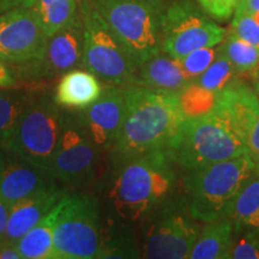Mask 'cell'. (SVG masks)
Here are the masks:
<instances>
[{
    "label": "cell",
    "mask_w": 259,
    "mask_h": 259,
    "mask_svg": "<svg viewBox=\"0 0 259 259\" xmlns=\"http://www.w3.org/2000/svg\"><path fill=\"white\" fill-rule=\"evenodd\" d=\"M63 113L53 94L32 92L15 128L0 148L52 174Z\"/></svg>",
    "instance_id": "8992f818"
},
{
    "label": "cell",
    "mask_w": 259,
    "mask_h": 259,
    "mask_svg": "<svg viewBox=\"0 0 259 259\" xmlns=\"http://www.w3.org/2000/svg\"><path fill=\"white\" fill-rule=\"evenodd\" d=\"M31 94L14 85L0 88V145L10 137Z\"/></svg>",
    "instance_id": "d4e9b609"
},
{
    "label": "cell",
    "mask_w": 259,
    "mask_h": 259,
    "mask_svg": "<svg viewBox=\"0 0 259 259\" xmlns=\"http://www.w3.org/2000/svg\"><path fill=\"white\" fill-rule=\"evenodd\" d=\"M227 30L192 0H177L164 8L161 51L181 59L191 52L222 44Z\"/></svg>",
    "instance_id": "30bf717a"
},
{
    "label": "cell",
    "mask_w": 259,
    "mask_h": 259,
    "mask_svg": "<svg viewBox=\"0 0 259 259\" xmlns=\"http://www.w3.org/2000/svg\"><path fill=\"white\" fill-rule=\"evenodd\" d=\"M233 240L234 223L231 219L221 218L204 223L190 259H228Z\"/></svg>",
    "instance_id": "ffe728a7"
},
{
    "label": "cell",
    "mask_w": 259,
    "mask_h": 259,
    "mask_svg": "<svg viewBox=\"0 0 259 259\" xmlns=\"http://www.w3.org/2000/svg\"><path fill=\"white\" fill-rule=\"evenodd\" d=\"M226 218L234 223V231L259 229V163L236 193Z\"/></svg>",
    "instance_id": "44dd1931"
},
{
    "label": "cell",
    "mask_w": 259,
    "mask_h": 259,
    "mask_svg": "<svg viewBox=\"0 0 259 259\" xmlns=\"http://www.w3.org/2000/svg\"><path fill=\"white\" fill-rule=\"evenodd\" d=\"M83 22L82 67L90 71L103 84H132L137 65L124 45L113 34L90 0H80Z\"/></svg>",
    "instance_id": "9c48e42d"
},
{
    "label": "cell",
    "mask_w": 259,
    "mask_h": 259,
    "mask_svg": "<svg viewBox=\"0 0 259 259\" xmlns=\"http://www.w3.org/2000/svg\"><path fill=\"white\" fill-rule=\"evenodd\" d=\"M142 222L141 253L149 259H187L200 234L184 194L174 192Z\"/></svg>",
    "instance_id": "52a82bcc"
},
{
    "label": "cell",
    "mask_w": 259,
    "mask_h": 259,
    "mask_svg": "<svg viewBox=\"0 0 259 259\" xmlns=\"http://www.w3.org/2000/svg\"><path fill=\"white\" fill-rule=\"evenodd\" d=\"M12 85H15L14 73L6 66L5 61L0 60V88Z\"/></svg>",
    "instance_id": "74e56055"
},
{
    "label": "cell",
    "mask_w": 259,
    "mask_h": 259,
    "mask_svg": "<svg viewBox=\"0 0 259 259\" xmlns=\"http://www.w3.org/2000/svg\"><path fill=\"white\" fill-rule=\"evenodd\" d=\"M137 66L161 52L163 0H90Z\"/></svg>",
    "instance_id": "5b68a950"
},
{
    "label": "cell",
    "mask_w": 259,
    "mask_h": 259,
    "mask_svg": "<svg viewBox=\"0 0 259 259\" xmlns=\"http://www.w3.org/2000/svg\"><path fill=\"white\" fill-rule=\"evenodd\" d=\"M48 36L30 8L0 14V60L11 64L37 63Z\"/></svg>",
    "instance_id": "7c38bea8"
},
{
    "label": "cell",
    "mask_w": 259,
    "mask_h": 259,
    "mask_svg": "<svg viewBox=\"0 0 259 259\" xmlns=\"http://www.w3.org/2000/svg\"><path fill=\"white\" fill-rule=\"evenodd\" d=\"M58 204L16 242L22 259H54L53 232L59 210Z\"/></svg>",
    "instance_id": "7402d4cb"
},
{
    "label": "cell",
    "mask_w": 259,
    "mask_h": 259,
    "mask_svg": "<svg viewBox=\"0 0 259 259\" xmlns=\"http://www.w3.org/2000/svg\"><path fill=\"white\" fill-rule=\"evenodd\" d=\"M251 77H252V82H253V88L259 95V67L251 74Z\"/></svg>",
    "instance_id": "f35d334b"
},
{
    "label": "cell",
    "mask_w": 259,
    "mask_h": 259,
    "mask_svg": "<svg viewBox=\"0 0 259 259\" xmlns=\"http://www.w3.org/2000/svg\"><path fill=\"white\" fill-rule=\"evenodd\" d=\"M205 14L216 21H228L233 17L241 0H196Z\"/></svg>",
    "instance_id": "1f68e13d"
},
{
    "label": "cell",
    "mask_w": 259,
    "mask_h": 259,
    "mask_svg": "<svg viewBox=\"0 0 259 259\" xmlns=\"http://www.w3.org/2000/svg\"><path fill=\"white\" fill-rule=\"evenodd\" d=\"M235 77H238V74H236L231 61L222 53L221 45H220V52L215 60L192 83H197L202 88L218 94Z\"/></svg>",
    "instance_id": "4316f807"
},
{
    "label": "cell",
    "mask_w": 259,
    "mask_h": 259,
    "mask_svg": "<svg viewBox=\"0 0 259 259\" xmlns=\"http://www.w3.org/2000/svg\"><path fill=\"white\" fill-rule=\"evenodd\" d=\"M3 162H4V151L0 148V178H2ZM6 221H8V209H6L5 204L2 199V194H0V244L4 240Z\"/></svg>",
    "instance_id": "836d02e7"
},
{
    "label": "cell",
    "mask_w": 259,
    "mask_h": 259,
    "mask_svg": "<svg viewBox=\"0 0 259 259\" xmlns=\"http://www.w3.org/2000/svg\"><path fill=\"white\" fill-rule=\"evenodd\" d=\"M101 155L80 125L76 112L64 108L52 176L64 185L88 186L95 180Z\"/></svg>",
    "instance_id": "8fae6325"
},
{
    "label": "cell",
    "mask_w": 259,
    "mask_h": 259,
    "mask_svg": "<svg viewBox=\"0 0 259 259\" xmlns=\"http://www.w3.org/2000/svg\"><path fill=\"white\" fill-rule=\"evenodd\" d=\"M83 40V22L79 15L76 21L48 37L44 57L35 63L38 65L37 76L54 78L82 67Z\"/></svg>",
    "instance_id": "2e32d148"
},
{
    "label": "cell",
    "mask_w": 259,
    "mask_h": 259,
    "mask_svg": "<svg viewBox=\"0 0 259 259\" xmlns=\"http://www.w3.org/2000/svg\"><path fill=\"white\" fill-rule=\"evenodd\" d=\"M186 119L179 94L126 85V113L111 153L116 166L164 149Z\"/></svg>",
    "instance_id": "6da1fadb"
},
{
    "label": "cell",
    "mask_w": 259,
    "mask_h": 259,
    "mask_svg": "<svg viewBox=\"0 0 259 259\" xmlns=\"http://www.w3.org/2000/svg\"><path fill=\"white\" fill-rule=\"evenodd\" d=\"M228 259H259V229L234 231Z\"/></svg>",
    "instance_id": "f546056e"
},
{
    "label": "cell",
    "mask_w": 259,
    "mask_h": 259,
    "mask_svg": "<svg viewBox=\"0 0 259 259\" xmlns=\"http://www.w3.org/2000/svg\"><path fill=\"white\" fill-rule=\"evenodd\" d=\"M103 83L85 69L67 71L60 77L53 93V99L61 108L82 111L101 96Z\"/></svg>",
    "instance_id": "d6986e66"
},
{
    "label": "cell",
    "mask_w": 259,
    "mask_h": 259,
    "mask_svg": "<svg viewBox=\"0 0 259 259\" xmlns=\"http://www.w3.org/2000/svg\"><path fill=\"white\" fill-rule=\"evenodd\" d=\"M35 0H0V14L18 8H30Z\"/></svg>",
    "instance_id": "d590c367"
},
{
    "label": "cell",
    "mask_w": 259,
    "mask_h": 259,
    "mask_svg": "<svg viewBox=\"0 0 259 259\" xmlns=\"http://www.w3.org/2000/svg\"><path fill=\"white\" fill-rule=\"evenodd\" d=\"M236 10L252 16L259 22V0H241Z\"/></svg>",
    "instance_id": "e575fe53"
},
{
    "label": "cell",
    "mask_w": 259,
    "mask_h": 259,
    "mask_svg": "<svg viewBox=\"0 0 259 259\" xmlns=\"http://www.w3.org/2000/svg\"><path fill=\"white\" fill-rule=\"evenodd\" d=\"M221 45V44H220ZM220 45L215 47H204L196 50L179 59L191 82H194L211 65L220 52Z\"/></svg>",
    "instance_id": "f1b7e54d"
},
{
    "label": "cell",
    "mask_w": 259,
    "mask_h": 259,
    "mask_svg": "<svg viewBox=\"0 0 259 259\" xmlns=\"http://www.w3.org/2000/svg\"><path fill=\"white\" fill-rule=\"evenodd\" d=\"M247 149L248 154L251 155L252 158L259 163V118L255 121L250 137L247 139Z\"/></svg>",
    "instance_id": "d6a6232c"
},
{
    "label": "cell",
    "mask_w": 259,
    "mask_h": 259,
    "mask_svg": "<svg viewBox=\"0 0 259 259\" xmlns=\"http://www.w3.org/2000/svg\"><path fill=\"white\" fill-rule=\"evenodd\" d=\"M30 9L50 37L79 17L78 0H35Z\"/></svg>",
    "instance_id": "cb8c5ba5"
},
{
    "label": "cell",
    "mask_w": 259,
    "mask_h": 259,
    "mask_svg": "<svg viewBox=\"0 0 259 259\" xmlns=\"http://www.w3.org/2000/svg\"><path fill=\"white\" fill-rule=\"evenodd\" d=\"M108 192L113 218L134 223L176 192L178 174L164 149L143 154L116 166Z\"/></svg>",
    "instance_id": "7a4b0ae2"
},
{
    "label": "cell",
    "mask_w": 259,
    "mask_h": 259,
    "mask_svg": "<svg viewBox=\"0 0 259 259\" xmlns=\"http://www.w3.org/2000/svg\"><path fill=\"white\" fill-rule=\"evenodd\" d=\"M257 164L250 154H244L185 171L184 191L193 218L200 223L226 218L236 193Z\"/></svg>",
    "instance_id": "3957f363"
},
{
    "label": "cell",
    "mask_w": 259,
    "mask_h": 259,
    "mask_svg": "<svg viewBox=\"0 0 259 259\" xmlns=\"http://www.w3.org/2000/svg\"><path fill=\"white\" fill-rule=\"evenodd\" d=\"M179 99L186 118H193L212 111L216 94L202 88L197 83H191L179 93Z\"/></svg>",
    "instance_id": "83f0119b"
},
{
    "label": "cell",
    "mask_w": 259,
    "mask_h": 259,
    "mask_svg": "<svg viewBox=\"0 0 259 259\" xmlns=\"http://www.w3.org/2000/svg\"><path fill=\"white\" fill-rule=\"evenodd\" d=\"M222 53L231 61L236 74H252L259 67V51L247 42L227 31L221 44Z\"/></svg>",
    "instance_id": "484cf974"
},
{
    "label": "cell",
    "mask_w": 259,
    "mask_h": 259,
    "mask_svg": "<svg viewBox=\"0 0 259 259\" xmlns=\"http://www.w3.org/2000/svg\"><path fill=\"white\" fill-rule=\"evenodd\" d=\"M164 150L184 173L248 154L245 142L212 112L186 118Z\"/></svg>",
    "instance_id": "277c9868"
},
{
    "label": "cell",
    "mask_w": 259,
    "mask_h": 259,
    "mask_svg": "<svg viewBox=\"0 0 259 259\" xmlns=\"http://www.w3.org/2000/svg\"><path fill=\"white\" fill-rule=\"evenodd\" d=\"M126 113V85L103 84L101 96L76 115L100 153L111 151Z\"/></svg>",
    "instance_id": "4fadbf2b"
},
{
    "label": "cell",
    "mask_w": 259,
    "mask_h": 259,
    "mask_svg": "<svg viewBox=\"0 0 259 259\" xmlns=\"http://www.w3.org/2000/svg\"><path fill=\"white\" fill-rule=\"evenodd\" d=\"M66 192V189L54 186L12 205L8 210V221L3 242L16 244L60 202Z\"/></svg>",
    "instance_id": "e0dca14e"
},
{
    "label": "cell",
    "mask_w": 259,
    "mask_h": 259,
    "mask_svg": "<svg viewBox=\"0 0 259 259\" xmlns=\"http://www.w3.org/2000/svg\"><path fill=\"white\" fill-rule=\"evenodd\" d=\"M54 225V259L99 257L102 228L99 200L87 192H69L59 202Z\"/></svg>",
    "instance_id": "ba28073f"
},
{
    "label": "cell",
    "mask_w": 259,
    "mask_h": 259,
    "mask_svg": "<svg viewBox=\"0 0 259 259\" xmlns=\"http://www.w3.org/2000/svg\"><path fill=\"white\" fill-rule=\"evenodd\" d=\"M3 151L4 162L0 178V194L8 210L32 194L58 186V180L52 174L4 149Z\"/></svg>",
    "instance_id": "9a60e30c"
},
{
    "label": "cell",
    "mask_w": 259,
    "mask_h": 259,
    "mask_svg": "<svg viewBox=\"0 0 259 259\" xmlns=\"http://www.w3.org/2000/svg\"><path fill=\"white\" fill-rule=\"evenodd\" d=\"M211 112L247 145V139L259 118V95L253 87L235 77L216 94Z\"/></svg>",
    "instance_id": "5bb4252c"
},
{
    "label": "cell",
    "mask_w": 259,
    "mask_h": 259,
    "mask_svg": "<svg viewBox=\"0 0 259 259\" xmlns=\"http://www.w3.org/2000/svg\"><path fill=\"white\" fill-rule=\"evenodd\" d=\"M131 223L115 220L102 233L97 258H141V241Z\"/></svg>",
    "instance_id": "603a6c76"
},
{
    "label": "cell",
    "mask_w": 259,
    "mask_h": 259,
    "mask_svg": "<svg viewBox=\"0 0 259 259\" xmlns=\"http://www.w3.org/2000/svg\"><path fill=\"white\" fill-rule=\"evenodd\" d=\"M0 259H22L16 244H0Z\"/></svg>",
    "instance_id": "8d00e7d4"
},
{
    "label": "cell",
    "mask_w": 259,
    "mask_h": 259,
    "mask_svg": "<svg viewBox=\"0 0 259 259\" xmlns=\"http://www.w3.org/2000/svg\"><path fill=\"white\" fill-rule=\"evenodd\" d=\"M232 18V27L229 31L259 51V22L239 10H235Z\"/></svg>",
    "instance_id": "4dcf8cb0"
},
{
    "label": "cell",
    "mask_w": 259,
    "mask_h": 259,
    "mask_svg": "<svg viewBox=\"0 0 259 259\" xmlns=\"http://www.w3.org/2000/svg\"><path fill=\"white\" fill-rule=\"evenodd\" d=\"M191 83L179 59L169 57L162 51L139 65L132 80L135 85L156 92L177 94Z\"/></svg>",
    "instance_id": "ac0fdd59"
}]
</instances>
